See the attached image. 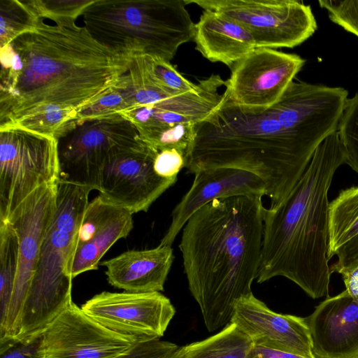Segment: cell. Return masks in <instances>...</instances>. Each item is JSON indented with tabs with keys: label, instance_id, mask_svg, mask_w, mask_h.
<instances>
[{
	"label": "cell",
	"instance_id": "6da1fadb",
	"mask_svg": "<svg viewBox=\"0 0 358 358\" xmlns=\"http://www.w3.org/2000/svg\"><path fill=\"white\" fill-rule=\"evenodd\" d=\"M76 21L41 19L0 48V128L51 108L78 113L128 71L131 57Z\"/></svg>",
	"mask_w": 358,
	"mask_h": 358
},
{
	"label": "cell",
	"instance_id": "7a4b0ae2",
	"mask_svg": "<svg viewBox=\"0 0 358 358\" xmlns=\"http://www.w3.org/2000/svg\"><path fill=\"white\" fill-rule=\"evenodd\" d=\"M220 106L196 124L185 168L188 173L218 167L251 172L264 182L269 208L279 205L297 183L320 143L337 131L342 110L327 102L249 112L223 92Z\"/></svg>",
	"mask_w": 358,
	"mask_h": 358
},
{
	"label": "cell",
	"instance_id": "3957f363",
	"mask_svg": "<svg viewBox=\"0 0 358 358\" xmlns=\"http://www.w3.org/2000/svg\"><path fill=\"white\" fill-rule=\"evenodd\" d=\"M262 196L216 199L196 211L179 245L191 294L208 331L230 322L234 306L252 293L262 258Z\"/></svg>",
	"mask_w": 358,
	"mask_h": 358
},
{
	"label": "cell",
	"instance_id": "277c9868",
	"mask_svg": "<svg viewBox=\"0 0 358 358\" xmlns=\"http://www.w3.org/2000/svg\"><path fill=\"white\" fill-rule=\"evenodd\" d=\"M343 164L336 131L317 148L287 197L277 206L265 209L258 283L282 276L313 299L329 297L328 192Z\"/></svg>",
	"mask_w": 358,
	"mask_h": 358
},
{
	"label": "cell",
	"instance_id": "5b68a950",
	"mask_svg": "<svg viewBox=\"0 0 358 358\" xmlns=\"http://www.w3.org/2000/svg\"><path fill=\"white\" fill-rule=\"evenodd\" d=\"M91 191L58 181L54 216L43 238L24 304L16 343L36 342L73 301L71 262Z\"/></svg>",
	"mask_w": 358,
	"mask_h": 358
},
{
	"label": "cell",
	"instance_id": "8992f818",
	"mask_svg": "<svg viewBox=\"0 0 358 358\" xmlns=\"http://www.w3.org/2000/svg\"><path fill=\"white\" fill-rule=\"evenodd\" d=\"M184 0H94L80 16L99 43L122 55L171 62L193 40L194 23Z\"/></svg>",
	"mask_w": 358,
	"mask_h": 358
},
{
	"label": "cell",
	"instance_id": "52a82bcc",
	"mask_svg": "<svg viewBox=\"0 0 358 358\" xmlns=\"http://www.w3.org/2000/svg\"><path fill=\"white\" fill-rule=\"evenodd\" d=\"M58 141L17 126L0 128V222L35 190L59 181Z\"/></svg>",
	"mask_w": 358,
	"mask_h": 358
},
{
	"label": "cell",
	"instance_id": "ba28073f",
	"mask_svg": "<svg viewBox=\"0 0 358 358\" xmlns=\"http://www.w3.org/2000/svg\"><path fill=\"white\" fill-rule=\"evenodd\" d=\"M57 141L59 180L90 191L99 189L111 155L145 143L134 125L121 115L79 124Z\"/></svg>",
	"mask_w": 358,
	"mask_h": 358
},
{
	"label": "cell",
	"instance_id": "9c48e42d",
	"mask_svg": "<svg viewBox=\"0 0 358 358\" xmlns=\"http://www.w3.org/2000/svg\"><path fill=\"white\" fill-rule=\"evenodd\" d=\"M222 13L244 27L256 48L296 47L317 29L311 8L296 0H184Z\"/></svg>",
	"mask_w": 358,
	"mask_h": 358
},
{
	"label": "cell",
	"instance_id": "30bf717a",
	"mask_svg": "<svg viewBox=\"0 0 358 358\" xmlns=\"http://www.w3.org/2000/svg\"><path fill=\"white\" fill-rule=\"evenodd\" d=\"M57 182L45 184L15 210L10 219L19 238L17 276L6 316L0 322V345L13 343L36 268L41 247L56 208Z\"/></svg>",
	"mask_w": 358,
	"mask_h": 358
},
{
	"label": "cell",
	"instance_id": "8fae6325",
	"mask_svg": "<svg viewBox=\"0 0 358 358\" xmlns=\"http://www.w3.org/2000/svg\"><path fill=\"white\" fill-rule=\"evenodd\" d=\"M304 64L296 54L255 48L231 67L224 93L242 110L264 112L280 100Z\"/></svg>",
	"mask_w": 358,
	"mask_h": 358
},
{
	"label": "cell",
	"instance_id": "7c38bea8",
	"mask_svg": "<svg viewBox=\"0 0 358 358\" xmlns=\"http://www.w3.org/2000/svg\"><path fill=\"white\" fill-rule=\"evenodd\" d=\"M81 308L108 329L138 342L160 339L176 313L169 299L160 292L105 291Z\"/></svg>",
	"mask_w": 358,
	"mask_h": 358
},
{
	"label": "cell",
	"instance_id": "4fadbf2b",
	"mask_svg": "<svg viewBox=\"0 0 358 358\" xmlns=\"http://www.w3.org/2000/svg\"><path fill=\"white\" fill-rule=\"evenodd\" d=\"M137 343L101 325L72 301L41 334L34 358H116Z\"/></svg>",
	"mask_w": 358,
	"mask_h": 358
},
{
	"label": "cell",
	"instance_id": "5bb4252c",
	"mask_svg": "<svg viewBox=\"0 0 358 358\" xmlns=\"http://www.w3.org/2000/svg\"><path fill=\"white\" fill-rule=\"evenodd\" d=\"M157 154L143 143L111 155L101 172L99 195L132 215L146 212L177 181V178H164L155 173Z\"/></svg>",
	"mask_w": 358,
	"mask_h": 358
},
{
	"label": "cell",
	"instance_id": "9a60e30c",
	"mask_svg": "<svg viewBox=\"0 0 358 358\" xmlns=\"http://www.w3.org/2000/svg\"><path fill=\"white\" fill-rule=\"evenodd\" d=\"M230 322L255 346L315 358L305 318L275 313L252 293L236 302Z\"/></svg>",
	"mask_w": 358,
	"mask_h": 358
},
{
	"label": "cell",
	"instance_id": "2e32d148",
	"mask_svg": "<svg viewBox=\"0 0 358 358\" xmlns=\"http://www.w3.org/2000/svg\"><path fill=\"white\" fill-rule=\"evenodd\" d=\"M194 174L191 187L172 211L171 224L159 245L171 246L189 218L216 199L241 195L266 196L263 181L245 170L218 167L199 170Z\"/></svg>",
	"mask_w": 358,
	"mask_h": 358
},
{
	"label": "cell",
	"instance_id": "e0dca14e",
	"mask_svg": "<svg viewBox=\"0 0 358 358\" xmlns=\"http://www.w3.org/2000/svg\"><path fill=\"white\" fill-rule=\"evenodd\" d=\"M315 358H358V300L346 290L305 317Z\"/></svg>",
	"mask_w": 358,
	"mask_h": 358
},
{
	"label": "cell",
	"instance_id": "ac0fdd59",
	"mask_svg": "<svg viewBox=\"0 0 358 358\" xmlns=\"http://www.w3.org/2000/svg\"><path fill=\"white\" fill-rule=\"evenodd\" d=\"M174 256L170 245L128 250L100 263L106 269L108 283L134 293L160 292L171 270Z\"/></svg>",
	"mask_w": 358,
	"mask_h": 358
},
{
	"label": "cell",
	"instance_id": "d6986e66",
	"mask_svg": "<svg viewBox=\"0 0 358 358\" xmlns=\"http://www.w3.org/2000/svg\"><path fill=\"white\" fill-rule=\"evenodd\" d=\"M195 48L212 62L231 67L256 46L250 33L222 13L203 10L194 23Z\"/></svg>",
	"mask_w": 358,
	"mask_h": 358
},
{
	"label": "cell",
	"instance_id": "ffe728a7",
	"mask_svg": "<svg viewBox=\"0 0 358 358\" xmlns=\"http://www.w3.org/2000/svg\"><path fill=\"white\" fill-rule=\"evenodd\" d=\"M331 273L358 261V186L343 189L329 205L327 259Z\"/></svg>",
	"mask_w": 358,
	"mask_h": 358
},
{
	"label": "cell",
	"instance_id": "44dd1931",
	"mask_svg": "<svg viewBox=\"0 0 358 358\" xmlns=\"http://www.w3.org/2000/svg\"><path fill=\"white\" fill-rule=\"evenodd\" d=\"M133 227L132 214L121 208L89 241L76 245L70 266L71 278L98 269L99 261L105 253L116 241L126 238Z\"/></svg>",
	"mask_w": 358,
	"mask_h": 358
},
{
	"label": "cell",
	"instance_id": "7402d4cb",
	"mask_svg": "<svg viewBox=\"0 0 358 358\" xmlns=\"http://www.w3.org/2000/svg\"><path fill=\"white\" fill-rule=\"evenodd\" d=\"M253 346L251 339L229 322L210 337L181 346L176 358H246Z\"/></svg>",
	"mask_w": 358,
	"mask_h": 358
},
{
	"label": "cell",
	"instance_id": "603a6c76",
	"mask_svg": "<svg viewBox=\"0 0 358 358\" xmlns=\"http://www.w3.org/2000/svg\"><path fill=\"white\" fill-rule=\"evenodd\" d=\"M19 238L9 222H0V322L6 316L17 273Z\"/></svg>",
	"mask_w": 358,
	"mask_h": 358
},
{
	"label": "cell",
	"instance_id": "cb8c5ba5",
	"mask_svg": "<svg viewBox=\"0 0 358 358\" xmlns=\"http://www.w3.org/2000/svg\"><path fill=\"white\" fill-rule=\"evenodd\" d=\"M196 125L185 122L136 129L142 140L157 152L176 149L184 155L187 162L194 141Z\"/></svg>",
	"mask_w": 358,
	"mask_h": 358
},
{
	"label": "cell",
	"instance_id": "d4e9b609",
	"mask_svg": "<svg viewBox=\"0 0 358 358\" xmlns=\"http://www.w3.org/2000/svg\"><path fill=\"white\" fill-rule=\"evenodd\" d=\"M124 74L97 101L78 112L71 123L72 129L85 122L120 115L133 107L132 98L127 86Z\"/></svg>",
	"mask_w": 358,
	"mask_h": 358
},
{
	"label": "cell",
	"instance_id": "484cf974",
	"mask_svg": "<svg viewBox=\"0 0 358 358\" xmlns=\"http://www.w3.org/2000/svg\"><path fill=\"white\" fill-rule=\"evenodd\" d=\"M0 48L22 34L33 30L41 18L27 1H0Z\"/></svg>",
	"mask_w": 358,
	"mask_h": 358
},
{
	"label": "cell",
	"instance_id": "4316f807",
	"mask_svg": "<svg viewBox=\"0 0 358 358\" xmlns=\"http://www.w3.org/2000/svg\"><path fill=\"white\" fill-rule=\"evenodd\" d=\"M135 57L149 78L171 93L178 94L196 92L201 86V80L197 83L190 82L171 62L163 59L145 55Z\"/></svg>",
	"mask_w": 358,
	"mask_h": 358
},
{
	"label": "cell",
	"instance_id": "83f0119b",
	"mask_svg": "<svg viewBox=\"0 0 358 358\" xmlns=\"http://www.w3.org/2000/svg\"><path fill=\"white\" fill-rule=\"evenodd\" d=\"M77 113L69 109L51 108L22 118L10 126H17L58 140L72 129L71 123Z\"/></svg>",
	"mask_w": 358,
	"mask_h": 358
},
{
	"label": "cell",
	"instance_id": "f1b7e54d",
	"mask_svg": "<svg viewBox=\"0 0 358 358\" xmlns=\"http://www.w3.org/2000/svg\"><path fill=\"white\" fill-rule=\"evenodd\" d=\"M337 131L344 152L345 164L358 173V92L347 99Z\"/></svg>",
	"mask_w": 358,
	"mask_h": 358
},
{
	"label": "cell",
	"instance_id": "f546056e",
	"mask_svg": "<svg viewBox=\"0 0 358 358\" xmlns=\"http://www.w3.org/2000/svg\"><path fill=\"white\" fill-rule=\"evenodd\" d=\"M120 209L99 194L89 201L79 227L76 245L89 241Z\"/></svg>",
	"mask_w": 358,
	"mask_h": 358
},
{
	"label": "cell",
	"instance_id": "4dcf8cb0",
	"mask_svg": "<svg viewBox=\"0 0 358 358\" xmlns=\"http://www.w3.org/2000/svg\"><path fill=\"white\" fill-rule=\"evenodd\" d=\"M94 0H28V5L39 18L51 22L80 17Z\"/></svg>",
	"mask_w": 358,
	"mask_h": 358
},
{
	"label": "cell",
	"instance_id": "1f68e13d",
	"mask_svg": "<svg viewBox=\"0 0 358 358\" xmlns=\"http://www.w3.org/2000/svg\"><path fill=\"white\" fill-rule=\"evenodd\" d=\"M329 19L358 37V0H320Z\"/></svg>",
	"mask_w": 358,
	"mask_h": 358
},
{
	"label": "cell",
	"instance_id": "d6a6232c",
	"mask_svg": "<svg viewBox=\"0 0 358 358\" xmlns=\"http://www.w3.org/2000/svg\"><path fill=\"white\" fill-rule=\"evenodd\" d=\"M180 346L155 339L137 343L127 354L116 358H176Z\"/></svg>",
	"mask_w": 358,
	"mask_h": 358
},
{
	"label": "cell",
	"instance_id": "836d02e7",
	"mask_svg": "<svg viewBox=\"0 0 358 358\" xmlns=\"http://www.w3.org/2000/svg\"><path fill=\"white\" fill-rule=\"evenodd\" d=\"M185 157L176 149L158 152L154 160L155 173L166 179L177 178L178 173L182 168H185Z\"/></svg>",
	"mask_w": 358,
	"mask_h": 358
},
{
	"label": "cell",
	"instance_id": "e575fe53",
	"mask_svg": "<svg viewBox=\"0 0 358 358\" xmlns=\"http://www.w3.org/2000/svg\"><path fill=\"white\" fill-rule=\"evenodd\" d=\"M337 273L341 274L348 293L358 300V261L340 268Z\"/></svg>",
	"mask_w": 358,
	"mask_h": 358
},
{
	"label": "cell",
	"instance_id": "d590c367",
	"mask_svg": "<svg viewBox=\"0 0 358 358\" xmlns=\"http://www.w3.org/2000/svg\"><path fill=\"white\" fill-rule=\"evenodd\" d=\"M38 342L31 344L15 343L0 348L1 358H34Z\"/></svg>",
	"mask_w": 358,
	"mask_h": 358
},
{
	"label": "cell",
	"instance_id": "8d00e7d4",
	"mask_svg": "<svg viewBox=\"0 0 358 358\" xmlns=\"http://www.w3.org/2000/svg\"><path fill=\"white\" fill-rule=\"evenodd\" d=\"M246 358H306L299 355L254 345Z\"/></svg>",
	"mask_w": 358,
	"mask_h": 358
}]
</instances>
